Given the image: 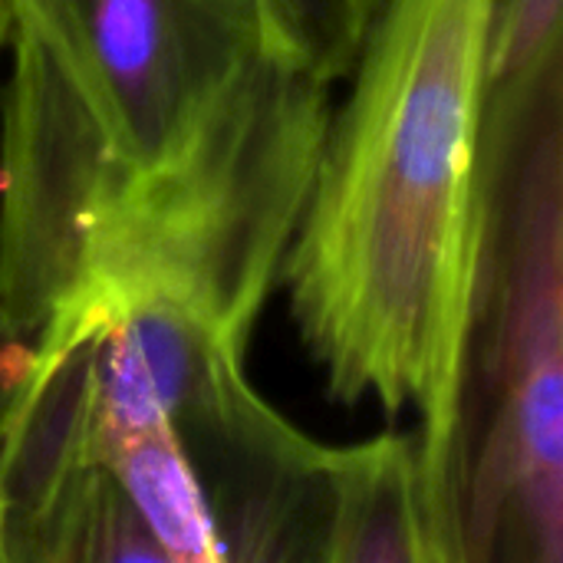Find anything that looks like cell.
<instances>
[{"label":"cell","mask_w":563,"mask_h":563,"mask_svg":"<svg viewBox=\"0 0 563 563\" xmlns=\"http://www.w3.org/2000/svg\"><path fill=\"white\" fill-rule=\"evenodd\" d=\"M563 0H492L488 92H508L563 66Z\"/></svg>","instance_id":"9"},{"label":"cell","mask_w":563,"mask_h":563,"mask_svg":"<svg viewBox=\"0 0 563 563\" xmlns=\"http://www.w3.org/2000/svg\"><path fill=\"white\" fill-rule=\"evenodd\" d=\"M23 356H26V346L20 343V336L13 333L7 313H3V303H0V409L20 376V366H23Z\"/></svg>","instance_id":"10"},{"label":"cell","mask_w":563,"mask_h":563,"mask_svg":"<svg viewBox=\"0 0 563 563\" xmlns=\"http://www.w3.org/2000/svg\"><path fill=\"white\" fill-rule=\"evenodd\" d=\"M383 3L386 0H257L271 56L327 89L350 76Z\"/></svg>","instance_id":"8"},{"label":"cell","mask_w":563,"mask_h":563,"mask_svg":"<svg viewBox=\"0 0 563 563\" xmlns=\"http://www.w3.org/2000/svg\"><path fill=\"white\" fill-rule=\"evenodd\" d=\"M492 0H386L330 112L280 280L336 402L416 409L429 563H452Z\"/></svg>","instance_id":"1"},{"label":"cell","mask_w":563,"mask_h":563,"mask_svg":"<svg viewBox=\"0 0 563 563\" xmlns=\"http://www.w3.org/2000/svg\"><path fill=\"white\" fill-rule=\"evenodd\" d=\"M10 43V0H0V49Z\"/></svg>","instance_id":"12"},{"label":"cell","mask_w":563,"mask_h":563,"mask_svg":"<svg viewBox=\"0 0 563 563\" xmlns=\"http://www.w3.org/2000/svg\"><path fill=\"white\" fill-rule=\"evenodd\" d=\"M0 563H13L10 541H7V521H3V505H0Z\"/></svg>","instance_id":"13"},{"label":"cell","mask_w":563,"mask_h":563,"mask_svg":"<svg viewBox=\"0 0 563 563\" xmlns=\"http://www.w3.org/2000/svg\"><path fill=\"white\" fill-rule=\"evenodd\" d=\"M330 112L327 86L271 56L191 158L125 175L66 122L0 102V303L20 343L56 313L162 303L247 350Z\"/></svg>","instance_id":"2"},{"label":"cell","mask_w":563,"mask_h":563,"mask_svg":"<svg viewBox=\"0 0 563 563\" xmlns=\"http://www.w3.org/2000/svg\"><path fill=\"white\" fill-rule=\"evenodd\" d=\"M452 563H563V66L485 96Z\"/></svg>","instance_id":"3"},{"label":"cell","mask_w":563,"mask_h":563,"mask_svg":"<svg viewBox=\"0 0 563 563\" xmlns=\"http://www.w3.org/2000/svg\"><path fill=\"white\" fill-rule=\"evenodd\" d=\"M10 43L3 96L125 175L191 158L271 59L257 0H10Z\"/></svg>","instance_id":"4"},{"label":"cell","mask_w":563,"mask_h":563,"mask_svg":"<svg viewBox=\"0 0 563 563\" xmlns=\"http://www.w3.org/2000/svg\"><path fill=\"white\" fill-rule=\"evenodd\" d=\"M320 561L429 563L412 435L330 449Z\"/></svg>","instance_id":"7"},{"label":"cell","mask_w":563,"mask_h":563,"mask_svg":"<svg viewBox=\"0 0 563 563\" xmlns=\"http://www.w3.org/2000/svg\"><path fill=\"white\" fill-rule=\"evenodd\" d=\"M96 452L168 561L234 563L172 426L148 402L96 386Z\"/></svg>","instance_id":"6"},{"label":"cell","mask_w":563,"mask_h":563,"mask_svg":"<svg viewBox=\"0 0 563 563\" xmlns=\"http://www.w3.org/2000/svg\"><path fill=\"white\" fill-rule=\"evenodd\" d=\"M320 534H323V525H320V531L310 538V541H303V544H297L287 558L280 563H323L320 561Z\"/></svg>","instance_id":"11"},{"label":"cell","mask_w":563,"mask_h":563,"mask_svg":"<svg viewBox=\"0 0 563 563\" xmlns=\"http://www.w3.org/2000/svg\"><path fill=\"white\" fill-rule=\"evenodd\" d=\"M13 563H172L96 452L92 336L36 340L0 409Z\"/></svg>","instance_id":"5"}]
</instances>
